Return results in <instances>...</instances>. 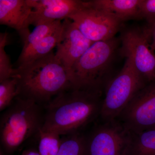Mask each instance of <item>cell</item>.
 <instances>
[{
  "mask_svg": "<svg viewBox=\"0 0 155 155\" xmlns=\"http://www.w3.org/2000/svg\"><path fill=\"white\" fill-rule=\"evenodd\" d=\"M101 94L75 88L59 94L45 105L41 130L61 136L79 132L100 116Z\"/></svg>",
  "mask_w": 155,
  "mask_h": 155,
  "instance_id": "cell-1",
  "label": "cell"
},
{
  "mask_svg": "<svg viewBox=\"0 0 155 155\" xmlns=\"http://www.w3.org/2000/svg\"><path fill=\"white\" fill-rule=\"evenodd\" d=\"M12 78L17 82L18 96L46 104L54 97L72 88L67 70L54 54L17 67Z\"/></svg>",
  "mask_w": 155,
  "mask_h": 155,
  "instance_id": "cell-2",
  "label": "cell"
},
{
  "mask_svg": "<svg viewBox=\"0 0 155 155\" xmlns=\"http://www.w3.org/2000/svg\"><path fill=\"white\" fill-rule=\"evenodd\" d=\"M44 114L34 101L17 97L0 120L1 143L6 152L12 153L36 135L42 127Z\"/></svg>",
  "mask_w": 155,
  "mask_h": 155,
  "instance_id": "cell-3",
  "label": "cell"
},
{
  "mask_svg": "<svg viewBox=\"0 0 155 155\" xmlns=\"http://www.w3.org/2000/svg\"><path fill=\"white\" fill-rule=\"evenodd\" d=\"M118 43L115 37L93 43L68 73L72 88L102 92Z\"/></svg>",
  "mask_w": 155,
  "mask_h": 155,
  "instance_id": "cell-4",
  "label": "cell"
},
{
  "mask_svg": "<svg viewBox=\"0 0 155 155\" xmlns=\"http://www.w3.org/2000/svg\"><path fill=\"white\" fill-rule=\"evenodd\" d=\"M147 83L126 59L119 74L108 82L100 117L103 121L117 119L128 103Z\"/></svg>",
  "mask_w": 155,
  "mask_h": 155,
  "instance_id": "cell-5",
  "label": "cell"
},
{
  "mask_svg": "<svg viewBox=\"0 0 155 155\" xmlns=\"http://www.w3.org/2000/svg\"><path fill=\"white\" fill-rule=\"evenodd\" d=\"M87 137L89 155H130L133 133L118 119L103 121Z\"/></svg>",
  "mask_w": 155,
  "mask_h": 155,
  "instance_id": "cell-6",
  "label": "cell"
},
{
  "mask_svg": "<svg viewBox=\"0 0 155 155\" xmlns=\"http://www.w3.org/2000/svg\"><path fill=\"white\" fill-rule=\"evenodd\" d=\"M85 37L93 42L114 38L122 21L114 15L92 6L85 1L83 8L69 17Z\"/></svg>",
  "mask_w": 155,
  "mask_h": 155,
  "instance_id": "cell-7",
  "label": "cell"
},
{
  "mask_svg": "<svg viewBox=\"0 0 155 155\" xmlns=\"http://www.w3.org/2000/svg\"><path fill=\"white\" fill-rule=\"evenodd\" d=\"M117 119L132 133L155 127V80L135 95Z\"/></svg>",
  "mask_w": 155,
  "mask_h": 155,
  "instance_id": "cell-8",
  "label": "cell"
},
{
  "mask_svg": "<svg viewBox=\"0 0 155 155\" xmlns=\"http://www.w3.org/2000/svg\"><path fill=\"white\" fill-rule=\"evenodd\" d=\"M120 54L132 63L147 83L155 80V54L146 30L130 29L121 36Z\"/></svg>",
  "mask_w": 155,
  "mask_h": 155,
  "instance_id": "cell-9",
  "label": "cell"
},
{
  "mask_svg": "<svg viewBox=\"0 0 155 155\" xmlns=\"http://www.w3.org/2000/svg\"><path fill=\"white\" fill-rule=\"evenodd\" d=\"M93 43L83 35L71 19H64L55 57L68 74L76 61Z\"/></svg>",
  "mask_w": 155,
  "mask_h": 155,
  "instance_id": "cell-10",
  "label": "cell"
},
{
  "mask_svg": "<svg viewBox=\"0 0 155 155\" xmlns=\"http://www.w3.org/2000/svg\"><path fill=\"white\" fill-rule=\"evenodd\" d=\"M32 10L28 26L69 19L83 8L85 1L79 0H29Z\"/></svg>",
  "mask_w": 155,
  "mask_h": 155,
  "instance_id": "cell-11",
  "label": "cell"
},
{
  "mask_svg": "<svg viewBox=\"0 0 155 155\" xmlns=\"http://www.w3.org/2000/svg\"><path fill=\"white\" fill-rule=\"evenodd\" d=\"M32 10L29 0H0V24L17 31L22 41L30 32L28 22Z\"/></svg>",
  "mask_w": 155,
  "mask_h": 155,
  "instance_id": "cell-12",
  "label": "cell"
},
{
  "mask_svg": "<svg viewBox=\"0 0 155 155\" xmlns=\"http://www.w3.org/2000/svg\"><path fill=\"white\" fill-rule=\"evenodd\" d=\"M141 0H94L89 1L95 8L114 15L123 22L141 19L140 6Z\"/></svg>",
  "mask_w": 155,
  "mask_h": 155,
  "instance_id": "cell-13",
  "label": "cell"
},
{
  "mask_svg": "<svg viewBox=\"0 0 155 155\" xmlns=\"http://www.w3.org/2000/svg\"><path fill=\"white\" fill-rule=\"evenodd\" d=\"M61 32L62 27L29 47L22 49L17 60V67L35 61L52 52L53 49L57 47L60 41Z\"/></svg>",
  "mask_w": 155,
  "mask_h": 155,
  "instance_id": "cell-14",
  "label": "cell"
},
{
  "mask_svg": "<svg viewBox=\"0 0 155 155\" xmlns=\"http://www.w3.org/2000/svg\"><path fill=\"white\" fill-rule=\"evenodd\" d=\"M130 155H155V127L133 133Z\"/></svg>",
  "mask_w": 155,
  "mask_h": 155,
  "instance_id": "cell-15",
  "label": "cell"
},
{
  "mask_svg": "<svg viewBox=\"0 0 155 155\" xmlns=\"http://www.w3.org/2000/svg\"><path fill=\"white\" fill-rule=\"evenodd\" d=\"M64 137L57 155H89L87 137L80 132Z\"/></svg>",
  "mask_w": 155,
  "mask_h": 155,
  "instance_id": "cell-16",
  "label": "cell"
},
{
  "mask_svg": "<svg viewBox=\"0 0 155 155\" xmlns=\"http://www.w3.org/2000/svg\"><path fill=\"white\" fill-rule=\"evenodd\" d=\"M38 138V150L40 155H57L62 143L61 136L54 132L39 130L36 135Z\"/></svg>",
  "mask_w": 155,
  "mask_h": 155,
  "instance_id": "cell-17",
  "label": "cell"
},
{
  "mask_svg": "<svg viewBox=\"0 0 155 155\" xmlns=\"http://www.w3.org/2000/svg\"><path fill=\"white\" fill-rule=\"evenodd\" d=\"M60 20L46 22L35 26L32 32H30L22 41V49L28 48L43 39L54 32L62 27Z\"/></svg>",
  "mask_w": 155,
  "mask_h": 155,
  "instance_id": "cell-18",
  "label": "cell"
},
{
  "mask_svg": "<svg viewBox=\"0 0 155 155\" xmlns=\"http://www.w3.org/2000/svg\"><path fill=\"white\" fill-rule=\"evenodd\" d=\"M18 96L17 82L11 78L0 82V111L5 110Z\"/></svg>",
  "mask_w": 155,
  "mask_h": 155,
  "instance_id": "cell-19",
  "label": "cell"
},
{
  "mask_svg": "<svg viewBox=\"0 0 155 155\" xmlns=\"http://www.w3.org/2000/svg\"><path fill=\"white\" fill-rule=\"evenodd\" d=\"M8 36L7 32L0 34V82L13 77L15 72L5 50L8 42Z\"/></svg>",
  "mask_w": 155,
  "mask_h": 155,
  "instance_id": "cell-20",
  "label": "cell"
},
{
  "mask_svg": "<svg viewBox=\"0 0 155 155\" xmlns=\"http://www.w3.org/2000/svg\"><path fill=\"white\" fill-rule=\"evenodd\" d=\"M141 19H144L150 26L155 23V0H141L140 6Z\"/></svg>",
  "mask_w": 155,
  "mask_h": 155,
  "instance_id": "cell-21",
  "label": "cell"
},
{
  "mask_svg": "<svg viewBox=\"0 0 155 155\" xmlns=\"http://www.w3.org/2000/svg\"><path fill=\"white\" fill-rule=\"evenodd\" d=\"M149 38L151 48L153 51H155V23L146 29Z\"/></svg>",
  "mask_w": 155,
  "mask_h": 155,
  "instance_id": "cell-22",
  "label": "cell"
},
{
  "mask_svg": "<svg viewBox=\"0 0 155 155\" xmlns=\"http://www.w3.org/2000/svg\"><path fill=\"white\" fill-rule=\"evenodd\" d=\"M22 155H40L38 150L34 149L25 150L22 153Z\"/></svg>",
  "mask_w": 155,
  "mask_h": 155,
  "instance_id": "cell-23",
  "label": "cell"
},
{
  "mask_svg": "<svg viewBox=\"0 0 155 155\" xmlns=\"http://www.w3.org/2000/svg\"><path fill=\"white\" fill-rule=\"evenodd\" d=\"M0 155H5L4 152L2 150V149H1V151H0Z\"/></svg>",
  "mask_w": 155,
  "mask_h": 155,
  "instance_id": "cell-24",
  "label": "cell"
},
{
  "mask_svg": "<svg viewBox=\"0 0 155 155\" xmlns=\"http://www.w3.org/2000/svg\"></svg>",
  "mask_w": 155,
  "mask_h": 155,
  "instance_id": "cell-25",
  "label": "cell"
}]
</instances>
